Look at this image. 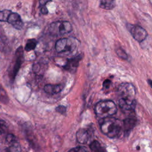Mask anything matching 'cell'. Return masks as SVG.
Here are the masks:
<instances>
[{
	"mask_svg": "<svg viewBox=\"0 0 152 152\" xmlns=\"http://www.w3.org/2000/svg\"><path fill=\"white\" fill-rule=\"evenodd\" d=\"M15 55H16L15 63L14 68L12 69V72L11 76L13 78H15V77L20 67V65L22 63V59L23 58V52L22 47H19L18 48V49L16 50Z\"/></svg>",
	"mask_w": 152,
	"mask_h": 152,
	"instance_id": "ba28073f",
	"label": "cell"
},
{
	"mask_svg": "<svg viewBox=\"0 0 152 152\" xmlns=\"http://www.w3.org/2000/svg\"><path fill=\"white\" fill-rule=\"evenodd\" d=\"M111 81L109 80H106L103 83V88L104 90L109 89L111 86Z\"/></svg>",
	"mask_w": 152,
	"mask_h": 152,
	"instance_id": "44dd1931",
	"label": "cell"
},
{
	"mask_svg": "<svg viewBox=\"0 0 152 152\" xmlns=\"http://www.w3.org/2000/svg\"><path fill=\"white\" fill-rule=\"evenodd\" d=\"M137 123V119L133 117L128 118L122 121V129L125 133H129L135 126Z\"/></svg>",
	"mask_w": 152,
	"mask_h": 152,
	"instance_id": "8fae6325",
	"label": "cell"
},
{
	"mask_svg": "<svg viewBox=\"0 0 152 152\" xmlns=\"http://www.w3.org/2000/svg\"><path fill=\"white\" fill-rule=\"evenodd\" d=\"M37 45V42L35 39H30L28 40L26 45L25 50L26 51H30L31 50H33Z\"/></svg>",
	"mask_w": 152,
	"mask_h": 152,
	"instance_id": "2e32d148",
	"label": "cell"
},
{
	"mask_svg": "<svg viewBox=\"0 0 152 152\" xmlns=\"http://www.w3.org/2000/svg\"><path fill=\"white\" fill-rule=\"evenodd\" d=\"M127 28L134 39L138 42H142L147 36V31L140 26L128 24H127Z\"/></svg>",
	"mask_w": 152,
	"mask_h": 152,
	"instance_id": "8992f818",
	"label": "cell"
},
{
	"mask_svg": "<svg viewBox=\"0 0 152 152\" xmlns=\"http://www.w3.org/2000/svg\"><path fill=\"white\" fill-rule=\"evenodd\" d=\"M78 40L75 38H64L58 40L55 44L56 50L59 53L72 52L77 48Z\"/></svg>",
	"mask_w": 152,
	"mask_h": 152,
	"instance_id": "5b68a950",
	"label": "cell"
},
{
	"mask_svg": "<svg viewBox=\"0 0 152 152\" xmlns=\"http://www.w3.org/2000/svg\"><path fill=\"white\" fill-rule=\"evenodd\" d=\"M2 95H4L2 94V91L1 90H0V97H2Z\"/></svg>",
	"mask_w": 152,
	"mask_h": 152,
	"instance_id": "484cf974",
	"label": "cell"
},
{
	"mask_svg": "<svg viewBox=\"0 0 152 152\" xmlns=\"http://www.w3.org/2000/svg\"><path fill=\"white\" fill-rule=\"evenodd\" d=\"M68 152H87L86 149L83 147H77L71 149Z\"/></svg>",
	"mask_w": 152,
	"mask_h": 152,
	"instance_id": "ffe728a7",
	"label": "cell"
},
{
	"mask_svg": "<svg viewBox=\"0 0 152 152\" xmlns=\"http://www.w3.org/2000/svg\"><path fill=\"white\" fill-rule=\"evenodd\" d=\"M101 147H101L100 143L97 141H96V140L91 142V143L90 145V149L92 151H95L96 150H98V149L100 148Z\"/></svg>",
	"mask_w": 152,
	"mask_h": 152,
	"instance_id": "ac0fdd59",
	"label": "cell"
},
{
	"mask_svg": "<svg viewBox=\"0 0 152 152\" xmlns=\"http://www.w3.org/2000/svg\"><path fill=\"white\" fill-rule=\"evenodd\" d=\"M7 21L17 29L20 30L23 27V22L21 17L16 12H12L9 16Z\"/></svg>",
	"mask_w": 152,
	"mask_h": 152,
	"instance_id": "9c48e42d",
	"label": "cell"
},
{
	"mask_svg": "<svg viewBox=\"0 0 152 152\" xmlns=\"http://www.w3.org/2000/svg\"><path fill=\"white\" fill-rule=\"evenodd\" d=\"M135 94V88L132 84L121 83L117 89L118 103L121 109L125 111H133L136 106Z\"/></svg>",
	"mask_w": 152,
	"mask_h": 152,
	"instance_id": "6da1fadb",
	"label": "cell"
},
{
	"mask_svg": "<svg viewBox=\"0 0 152 152\" xmlns=\"http://www.w3.org/2000/svg\"><path fill=\"white\" fill-rule=\"evenodd\" d=\"M12 12L9 10L0 11V21H7L9 16Z\"/></svg>",
	"mask_w": 152,
	"mask_h": 152,
	"instance_id": "9a60e30c",
	"label": "cell"
},
{
	"mask_svg": "<svg viewBox=\"0 0 152 152\" xmlns=\"http://www.w3.org/2000/svg\"><path fill=\"white\" fill-rule=\"evenodd\" d=\"M64 88L63 84H56V85H52V84H47L45 86L44 90L45 92L47 93L53 94H57L61 91V90Z\"/></svg>",
	"mask_w": 152,
	"mask_h": 152,
	"instance_id": "7c38bea8",
	"label": "cell"
},
{
	"mask_svg": "<svg viewBox=\"0 0 152 152\" xmlns=\"http://www.w3.org/2000/svg\"><path fill=\"white\" fill-rule=\"evenodd\" d=\"M7 129V124L3 121L0 120V135L4 134Z\"/></svg>",
	"mask_w": 152,
	"mask_h": 152,
	"instance_id": "d6986e66",
	"label": "cell"
},
{
	"mask_svg": "<svg viewBox=\"0 0 152 152\" xmlns=\"http://www.w3.org/2000/svg\"><path fill=\"white\" fill-rule=\"evenodd\" d=\"M41 12L43 14H47L48 12V10L47 9V8L45 6H43L42 8H41Z\"/></svg>",
	"mask_w": 152,
	"mask_h": 152,
	"instance_id": "603a6c76",
	"label": "cell"
},
{
	"mask_svg": "<svg viewBox=\"0 0 152 152\" xmlns=\"http://www.w3.org/2000/svg\"><path fill=\"white\" fill-rule=\"evenodd\" d=\"M91 132L90 129L86 128H80L76 134L77 141L81 144H86L91 137Z\"/></svg>",
	"mask_w": 152,
	"mask_h": 152,
	"instance_id": "52a82bcc",
	"label": "cell"
},
{
	"mask_svg": "<svg viewBox=\"0 0 152 152\" xmlns=\"http://www.w3.org/2000/svg\"><path fill=\"white\" fill-rule=\"evenodd\" d=\"M148 83H149V84L150 85V86H151V87L152 88V80H148Z\"/></svg>",
	"mask_w": 152,
	"mask_h": 152,
	"instance_id": "d4e9b609",
	"label": "cell"
},
{
	"mask_svg": "<svg viewBox=\"0 0 152 152\" xmlns=\"http://www.w3.org/2000/svg\"><path fill=\"white\" fill-rule=\"evenodd\" d=\"M72 27L67 21H57L52 23L49 27V33L53 36H62L71 32Z\"/></svg>",
	"mask_w": 152,
	"mask_h": 152,
	"instance_id": "277c9868",
	"label": "cell"
},
{
	"mask_svg": "<svg viewBox=\"0 0 152 152\" xmlns=\"http://www.w3.org/2000/svg\"><path fill=\"white\" fill-rule=\"evenodd\" d=\"M56 110L62 114H64L66 111V108L64 106H59L56 108Z\"/></svg>",
	"mask_w": 152,
	"mask_h": 152,
	"instance_id": "7402d4cb",
	"label": "cell"
},
{
	"mask_svg": "<svg viewBox=\"0 0 152 152\" xmlns=\"http://www.w3.org/2000/svg\"><path fill=\"white\" fill-rule=\"evenodd\" d=\"M118 108L112 100H106L99 102L95 106L94 112L100 119L111 118L116 113Z\"/></svg>",
	"mask_w": 152,
	"mask_h": 152,
	"instance_id": "3957f363",
	"label": "cell"
},
{
	"mask_svg": "<svg viewBox=\"0 0 152 152\" xmlns=\"http://www.w3.org/2000/svg\"><path fill=\"white\" fill-rule=\"evenodd\" d=\"M92 152H106V151L104 150V149L102 147H101L100 148H99L98 150H96L95 151H93Z\"/></svg>",
	"mask_w": 152,
	"mask_h": 152,
	"instance_id": "cb8c5ba5",
	"label": "cell"
},
{
	"mask_svg": "<svg viewBox=\"0 0 152 152\" xmlns=\"http://www.w3.org/2000/svg\"><path fill=\"white\" fill-rule=\"evenodd\" d=\"M8 147L5 149V152H21V147L16 140L8 143Z\"/></svg>",
	"mask_w": 152,
	"mask_h": 152,
	"instance_id": "4fadbf2b",
	"label": "cell"
},
{
	"mask_svg": "<svg viewBox=\"0 0 152 152\" xmlns=\"http://www.w3.org/2000/svg\"><path fill=\"white\" fill-rule=\"evenodd\" d=\"M99 124L102 133L110 138L118 137L122 129V122L113 117L100 119Z\"/></svg>",
	"mask_w": 152,
	"mask_h": 152,
	"instance_id": "7a4b0ae2",
	"label": "cell"
},
{
	"mask_svg": "<svg viewBox=\"0 0 152 152\" xmlns=\"http://www.w3.org/2000/svg\"><path fill=\"white\" fill-rule=\"evenodd\" d=\"M116 53L119 58H121L123 59H128V55L126 54L125 51L123 49H122L121 48H118L116 50Z\"/></svg>",
	"mask_w": 152,
	"mask_h": 152,
	"instance_id": "e0dca14e",
	"label": "cell"
},
{
	"mask_svg": "<svg viewBox=\"0 0 152 152\" xmlns=\"http://www.w3.org/2000/svg\"><path fill=\"white\" fill-rule=\"evenodd\" d=\"M82 56L81 55H79L74 58L69 59L65 65L64 66V68L69 72H75L76 69L77 68L78 64H79V61L81 59Z\"/></svg>",
	"mask_w": 152,
	"mask_h": 152,
	"instance_id": "30bf717a",
	"label": "cell"
},
{
	"mask_svg": "<svg viewBox=\"0 0 152 152\" xmlns=\"http://www.w3.org/2000/svg\"><path fill=\"white\" fill-rule=\"evenodd\" d=\"M100 8L105 10H112L115 7V1L113 0H102L100 3Z\"/></svg>",
	"mask_w": 152,
	"mask_h": 152,
	"instance_id": "5bb4252c",
	"label": "cell"
}]
</instances>
